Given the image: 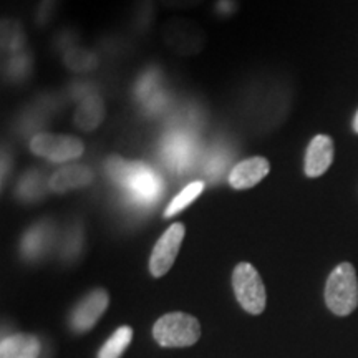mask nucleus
<instances>
[{
	"mask_svg": "<svg viewBox=\"0 0 358 358\" xmlns=\"http://www.w3.org/2000/svg\"><path fill=\"white\" fill-rule=\"evenodd\" d=\"M106 171L140 203H153L163 192V181L158 173L145 163L113 156L106 163Z\"/></svg>",
	"mask_w": 358,
	"mask_h": 358,
	"instance_id": "nucleus-1",
	"label": "nucleus"
},
{
	"mask_svg": "<svg viewBox=\"0 0 358 358\" xmlns=\"http://www.w3.org/2000/svg\"><path fill=\"white\" fill-rule=\"evenodd\" d=\"M325 303L335 315L345 317L358 306V279L355 267L342 262L334 268L325 285Z\"/></svg>",
	"mask_w": 358,
	"mask_h": 358,
	"instance_id": "nucleus-2",
	"label": "nucleus"
},
{
	"mask_svg": "<svg viewBox=\"0 0 358 358\" xmlns=\"http://www.w3.org/2000/svg\"><path fill=\"white\" fill-rule=\"evenodd\" d=\"M153 337L161 347H191L201 337V324L187 313H166L155 324Z\"/></svg>",
	"mask_w": 358,
	"mask_h": 358,
	"instance_id": "nucleus-3",
	"label": "nucleus"
},
{
	"mask_svg": "<svg viewBox=\"0 0 358 358\" xmlns=\"http://www.w3.org/2000/svg\"><path fill=\"white\" fill-rule=\"evenodd\" d=\"M232 287H234L237 302L245 312L252 313V315H259L264 312L267 302L266 287L252 264H237L232 272Z\"/></svg>",
	"mask_w": 358,
	"mask_h": 358,
	"instance_id": "nucleus-4",
	"label": "nucleus"
},
{
	"mask_svg": "<svg viewBox=\"0 0 358 358\" xmlns=\"http://www.w3.org/2000/svg\"><path fill=\"white\" fill-rule=\"evenodd\" d=\"M30 151L52 163H65L80 158L85 151V145L80 138L69 134L38 133L30 141Z\"/></svg>",
	"mask_w": 358,
	"mask_h": 358,
	"instance_id": "nucleus-5",
	"label": "nucleus"
},
{
	"mask_svg": "<svg viewBox=\"0 0 358 358\" xmlns=\"http://www.w3.org/2000/svg\"><path fill=\"white\" fill-rule=\"evenodd\" d=\"M185 224L174 222L159 237L150 257V272L153 277H163L176 261L182 239H185Z\"/></svg>",
	"mask_w": 358,
	"mask_h": 358,
	"instance_id": "nucleus-6",
	"label": "nucleus"
},
{
	"mask_svg": "<svg viewBox=\"0 0 358 358\" xmlns=\"http://www.w3.org/2000/svg\"><path fill=\"white\" fill-rule=\"evenodd\" d=\"M163 34L169 47H173V50L182 53V55L198 53L204 45L203 30L196 24H191L189 20H169L164 25Z\"/></svg>",
	"mask_w": 358,
	"mask_h": 358,
	"instance_id": "nucleus-7",
	"label": "nucleus"
},
{
	"mask_svg": "<svg viewBox=\"0 0 358 358\" xmlns=\"http://www.w3.org/2000/svg\"><path fill=\"white\" fill-rule=\"evenodd\" d=\"M110 303V295L105 289H95L87 297L82 299L77 307L73 308L70 317L71 329L77 332H88L92 327L100 320L103 312Z\"/></svg>",
	"mask_w": 358,
	"mask_h": 358,
	"instance_id": "nucleus-8",
	"label": "nucleus"
},
{
	"mask_svg": "<svg viewBox=\"0 0 358 358\" xmlns=\"http://www.w3.org/2000/svg\"><path fill=\"white\" fill-rule=\"evenodd\" d=\"M271 171V163L262 156H254L241 161L232 168L229 174V185L234 189H249L262 181Z\"/></svg>",
	"mask_w": 358,
	"mask_h": 358,
	"instance_id": "nucleus-9",
	"label": "nucleus"
},
{
	"mask_svg": "<svg viewBox=\"0 0 358 358\" xmlns=\"http://www.w3.org/2000/svg\"><path fill=\"white\" fill-rule=\"evenodd\" d=\"M334 161V141L327 134H319L308 143L306 153V174L308 178H319L327 173Z\"/></svg>",
	"mask_w": 358,
	"mask_h": 358,
	"instance_id": "nucleus-10",
	"label": "nucleus"
},
{
	"mask_svg": "<svg viewBox=\"0 0 358 358\" xmlns=\"http://www.w3.org/2000/svg\"><path fill=\"white\" fill-rule=\"evenodd\" d=\"M93 181V171L87 166H65L55 171L48 179V187L53 192L64 194L66 191L78 189V187L92 185Z\"/></svg>",
	"mask_w": 358,
	"mask_h": 358,
	"instance_id": "nucleus-11",
	"label": "nucleus"
},
{
	"mask_svg": "<svg viewBox=\"0 0 358 358\" xmlns=\"http://www.w3.org/2000/svg\"><path fill=\"white\" fill-rule=\"evenodd\" d=\"M40 342L29 334H13L2 338L0 358H38Z\"/></svg>",
	"mask_w": 358,
	"mask_h": 358,
	"instance_id": "nucleus-12",
	"label": "nucleus"
},
{
	"mask_svg": "<svg viewBox=\"0 0 358 358\" xmlns=\"http://www.w3.org/2000/svg\"><path fill=\"white\" fill-rule=\"evenodd\" d=\"M105 120V103L100 96L90 95L80 103L73 122L83 131H93Z\"/></svg>",
	"mask_w": 358,
	"mask_h": 358,
	"instance_id": "nucleus-13",
	"label": "nucleus"
},
{
	"mask_svg": "<svg viewBox=\"0 0 358 358\" xmlns=\"http://www.w3.org/2000/svg\"><path fill=\"white\" fill-rule=\"evenodd\" d=\"M133 338L131 327H120L98 352V358H120L129 347Z\"/></svg>",
	"mask_w": 358,
	"mask_h": 358,
	"instance_id": "nucleus-14",
	"label": "nucleus"
},
{
	"mask_svg": "<svg viewBox=\"0 0 358 358\" xmlns=\"http://www.w3.org/2000/svg\"><path fill=\"white\" fill-rule=\"evenodd\" d=\"M203 191H204L203 181H192L191 185H187L185 189L179 192V194H176V198H174L171 203L168 204L166 211H164L163 216L173 217V216H176V214L182 213L187 206L194 203V201L198 199L201 194H203Z\"/></svg>",
	"mask_w": 358,
	"mask_h": 358,
	"instance_id": "nucleus-15",
	"label": "nucleus"
},
{
	"mask_svg": "<svg viewBox=\"0 0 358 358\" xmlns=\"http://www.w3.org/2000/svg\"><path fill=\"white\" fill-rule=\"evenodd\" d=\"M64 64L66 69L75 71V73H85V71H92L93 69H96L98 58L93 52L75 47L65 52Z\"/></svg>",
	"mask_w": 358,
	"mask_h": 358,
	"instance_id": "nucleus-16",
	"label": "nucleus"
},
{
	"mask_svg": "<svg viewBox=\"0 0 358 358\" xmlns=\"http://www.w3.org/2000/svg\"><path fill=\"white\" fill-rule=\"evenodd\" d=\"M25 34L17 20L6 19L2 22V48L7 53H17L24 48Z\"/></svg>",
	"mask_w": 358,
	"mask_h": 358,
	"instance_id": "nucleus-17",
	"label": "nucleus"
},
{
	"mask_svg": "<svg viewBox=\"0 0 358 358\" xmlns=\"http://www.w3.org/2000/svg\"><path fill=\"white\" fill-rule=\"evenodd\" d=\"M57 6V0H42V3H40V8H38V22L40 24H45V22L48 20V17H50V13L53 12V8Z\"/></svg>",
	"mask_w": 358,
	"mask_h": 358,
	"instance_id": "nucleus-18",
	"label": "nucleus"
},
{
	"mask_svg": "<svg viewBox=\"0 0 358 358\" xmlns=\"http://www.w3.org/2000/svg\"><path fill=\"white\" fill-rule=\"evenodd\" d=\"M182 146H186L185 141L179 143V153H185V151H182ZM174 148H176V151H171V159L174 161V163L181 164L182 161H186L187 158H189V156H187V155H174V153H178V145H176V143H174Z\"/></svg>",
	"mask_w": 358,
	"mask_h": 358,
	"instance_id": "nucleus-19",
	"label": "nucleus"
},
{
	"mask_svg": "<svg viewBox=\"0 0 358 358\" xmlns=\"http://www.w3.org/2000/svg\"><path fill=\"white\" fill-rule=\"evenodd\" d=\"M163 3H166V6H171V7H185V6H196V3H199L201 0H161Z\"/></svg>",
	"mask_w": 358,
	"mask_h": 358,
	"instance_id": "nucleus-20",
	"label": "nucleus"
},
{
	"mask_svg": "<svg viewBox=\"0 0 358 358\" xmlns=\"http://www.w3.org/2000/svg\"><path fill=\"white\" fill-rule=\"evenodd\" d=\"M232 7H234V2H232V0H219L217 2V12L231 13Z\"/></svg>",
	"mask_w": 358,
	"mask_h": 358,
	"instance_id": "nucleus-21",
	"label": "nucleus"
},
{
	"mask_svg": "<svg viewBox=\"0 0 358 358\" xmlns=\"http://www.w3.org/2000/svg\"><path fill=\"white\" fill-rule=\"evenodd\" d=\"M353 129H355V131L358 133V111H357L355 118H353Z\"/></svg>",
	"mask_w": 358,
	"mask_h": 358,
	"instance_id": "nucleus-22",
	"label": "nucleus"
}]
</instances>
